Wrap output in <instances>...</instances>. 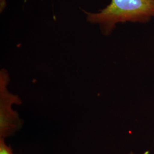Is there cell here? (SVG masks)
<instances>
[{"label":"cell","instance_id":"obj_1","mask_svg":"<svg viewBox=\"0 0 154 154\" xmlns=\"http://www.w3.org/2000/svg\"><path fill=\"white\" fill-rule=\"evenodd\" d=\"M88 22L98 24L102 31L110 33L119 22H146L154 17V2L149 0H111L98 13L86 12Z\"/></svg>","mask_w":154,"mask_h":154},{"label":"cell","instance_id":"obj_2","mask_svg":"<svg viewBox=\"0 0 154 154\" xmlns=\"http://www.w3.org/2000/svg\"><path fill=\"white\" fill-rule=\"evenodd\" d=\"M0 154H14L11 148L6 144L3 138L0 139Z\"/></svg>","mask_w":154,"mask_h":154},{"label":"cell","instance_id":"obj_3","mask_svg":"<svg viewBox=\"0 0 154 154\" xmlns=\"http://www.w3.org/2000/svg\"><path fill=\"white\" fill-rule=\"evenodd\" d=\"M149 1H153V2H154V0H149Z\"/></svg>","mask_w":154,"mask_h":154},{"label":"cell","instance_id":"obj_4","mask_svg":"<svg viewBox=\"0 0 154 154\" xmlns=\"http://www.w3.org/2000/svg\"><path fill=\"white\" fill-rule=\"evenodd\" d=\"M130 154H133V153H132V152H131V153H130Z\"/></svg>","mask_w":154,"mask_h":154}]
</instances>
